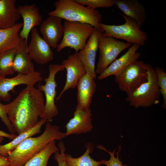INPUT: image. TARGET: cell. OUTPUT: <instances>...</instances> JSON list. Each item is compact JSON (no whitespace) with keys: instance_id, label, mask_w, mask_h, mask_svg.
Listing matches in <instances>:
<instances>
[{"instance_id":"6da1fadb","label":"cell","mask_w":166,"mask_h":166,"mask_svg":"<svg viewBox=\"0 0 166 166\" xmlns=\"http://www.w3.org/2000/svg\"><path fill=\"white\" fill-rule=\"evenodd\" d=\"M42 93L34 85L27 86L12 102L3 107L16 132H25L38 122L44 107Z\"/></svg>"},{"instance_id":"7a4b0ae2","label":"cell","mask_w":166,"mask_h":166,"mask_svg":"<svg viewBox=\"0 0 166 166\" xmlns=\"http://www.w3.org/2000/svg\"><path fill=\"white\" fill-rule=\"evenodd\" d=\"M44 132L36 137H29L22 141L7 157L11 166H23L30 159L42 150L53 140H61L66 137L60 127L53 125L49 121L46 123Z\"/></svg>"},{"instance_id":"3957f363","label":"cell","mask_w":166,"mask_h":166,"mask_svg":"<svg viewBox=\"0 0 166 166\" xmlns=\"http://www.w3.org/2000/svg\"><path fill=\"white\" fill-rule=\"evenodd\" d=\"M54 5L55 9L49 12V15L66 21L89 24L104 32L100 25L102 16L97 10L86 7L75 0H58L55 2Z\"/></svg>"},{"instance_id":"277c9868","label":"cell","mask_w":166,"mask_h":166,"mask_svg":"<svg viewBox=\"0 0 166 166\" xmlns=\"http://www.w3.org/2000/svg\"><path fill=\"white\" fill-rule=\"evenodd\" d=\"M148 80L133 91L127 93L126 101L137 108L148 107L160 102L161 94L154 69L148 64Z\"/></svg>"},{"instance_id":"5b68a950","label":"cell","mask_w":166,"mask_h":166,"mask_svg":"<svg viewBox=\"0 0 166 166\" xmlns=\"http://www.w3.org/2000/svg\"><path fill=\"white\" fill-rule=\"evenodd\" d=\"M125 20L123 24L109 25L101 23L103 35L117 39L124 40L126 42L143 46L148 38L147 33L140 29L137 22L124 14H122Z\"/></svg>"},{"instance_id":"8992f818","label":"cell","mask_w":166,"mask_h":166,"mask_svg":"<svg viewBox=\"0 0 166 166\" xmlns=\"http://www.w3.org/2000/svg\"><path fill=\"white\" fill-rule=\"evenodd\" d=\"M64 34L57 50L65 47L73 49L76 53L81 50L92 34L94 27L89 24L65 20L63 24Z\"/></svg>"},{"instance_id":"52a82bcc","label":"cell","mask_w":166,"mask_h":166,"mask_svg":"<svg viewBox=\"0 0 166 166\" xmlns=\"http://www.w3.org/2000/svg\"><path fill=\"white\" fill-rule=\"evenodd\" d=\"M148 64L136 60L115 76L119 89L127 93L137 89L148 80Z\"/></svg>"},{"instance_id":"ba28073f","label":"cell","mask_w":166,"mask_h":166,"mask_svg":"<svg viewBox=\"0 0 166 166\" xmlns=\"http://www.w3.org/2000/svg\"><path fill=\"white\" fill-rule=\"evenodd\" d=\"M48 69V77L44 79L45 84L43 85L39 83L38 89L44 92L46 99L45 103L40 117L50 121L59 113L57 107L55 103L57 94L56 89L57 85L55 80V76L58 72L64 70L65 69L62 64H50Z\"/></svg>"},{"instance_id":"9c48e42d","label":"cell","mask_w":166,"mask_h":166,"mask_svg":"<svg viewBox=\"0 0 166 166\" xmlns=\"http://www.w3.org/2000/svg\"><path fill=\"white\" fill-rule=\"evenodd\" d=\"M131 45L130 43L104 36L101 33L98 42L99 56L95 68L96 74H101L122 51L129 47Z\"/></svg>"},{"instance_id":"30bf717a","label":"cell","mask_w":166,"mask_h":166,"mask_svg":"<svg viewBox=\"0 0 166 166\" xmlns=\"http://www.w3.org/2000/svg\"><path fill=\"white\" fill-rule=\"evenodd\" d=\"M42 79L40 73L35 71L27 74L18 73L11 78L0 76V99L9 102L11 97L9 92L13 90L16 86L22 84L34 85Z\"/></svg>"},{"instance_id":"8fae6325","label":"cell","mask_w":166,"mask_h":166,"mask_svg":"<svg viewBox=\"0 0 166 166\" xmlns=\"http://www.w3.org/2000/svg\"><path fill=\"white\" fill-rule=\"evenodd\" d=\"M31 35L30 43L27 49L31 59L41 65L52 61L54 54L51 47L41 36L35 27L32 30Z\"/></svg>"},{"instance_id":"7c38bea8","label":"cell","mask_w":166,"mask_h":166,"mask_svg":"<svg viewBox=\"0 0 166 166\" xmlns=\"http://www.w3.org/2000/svg\"><path fill=\"white\" fill-rule=\"evenodd\" d=\"M61 64L67 71L66 81L63 89L56 98V101L68 90L75 89L79 79L86 73L84 65L76 52L63 60Z\"/></svg>"},{"instance_id":"4fadbf2b","label":"cell","mask_w":166,"mask_h":166,"mask_svg":"<svg viewBox=\"0 0 166 166\" xmlns=\"http://www.w3.org/2000/svg\"><path fill=\"white\" fill-rule=\"evenodd\" d=\"M101 32L94 27L93 31L84 48L77 53L79 58L83 64L86 73L95 79L97 77L95 71V61L99 36Z\"/></svg>"},{"instance_id":"5bb4252c","label":"cell","mask_w":166,"mask_h":166,"mask_svg":"<svg viewBox=\"0 0 166 166\" xmlns=\"http://www.w3.org/2000/svg\"><path fill=\"white\" fill-rule=\"evenodd\" d=\"M39 29L44 40L51 48L57 49L58 42L64 34L62 19L57 16L49 15L43 20Z\"/></svg>"},{"instance_id":"9a60e30c","label":"cell","mask_w":166,"mask_h":166,"mask_svg":"<svg viewBox=\"0 0 166 166\" xmlns=\"http://www.w3.org/2000/svg\"><path fill=\"white\" fill-rule=\"evenodd\" d=\"M92 115L90 109L84 110L76 106L73 117L65 126L66 137L70 135L85 133L91 131L93 128Z\"/></svg>"},{"instance_id":"2e32d148","label":"cell","mask_w":166,"mask_h":166,"mask_svg":"<svg viewBox=\"0 0 166 166\" xmlns=\"http://www.w3.org/2000/svg\"><path fill=\"white\" fill-rule=\"evenodd\" d=\"M17 9L23 19V26L19 33L20 37L25 40L27 45L29 34L35 26L40 25L43 21L42 16L35 4L30 5H20Z\"/></svg>"},{"instance_id":"e0dca14e","label":"cell","mask_w":166,"mask_h":166,"mask_svg":"<svg viewBox=\"0 0 166 166\" xmlns=\"http://www.w3.org/2000/svg\"><path fill=\"white\" fill-rule=\"evenodd\" d=\"M94 80L91 75L86 73L77 82V106L83 110L90 109L97 87Z\"/></svg>"},{"instance_id":"ac0fdd59","label":"cell","mask_w":166,"mask_h":166,"mask_svg":"<svg viewBox=\"0 0 166 166\" xmlns=\"http://www.w3.org/2000/svg\"><path fill=\"white\" fill-rule=\"evenodd\" d=\"M140 46L137 44H133L131 46L125 53L116 59L99 74L98 79L101 80L109 76H115L128 65L138 60L141 54L137 51Z\"/></svg>"},{"instance_id":"d6986e66","label":"cell","mask_w":166,"mask_h":166,"mask_svg":"<svg viewBox=\"0 0 166 166\" xmlns=\"http://www.w3.org/2000/svg\"><path fill=\"white\" fill-rule=\"evenodd\" d=\"M115 5L124 15L135 20L140 28L147 20L144 7L137 0H116Z\"/></svg>"},{"instance_id":"ffe728a7","label":"cell","mask_w":166,"mask_h":166,"mask_svg":"<svg viewBox=\"0 0 166 166\" xmlns=\"http://www.w3.org/2000/svg\"><path fill=\"white\" fill-rule=\"evenodd\" d=\"M28 45L23 39L16 49L13 62L15 72L27 74L35 71L34 64L27 51Z\"/></svg>"},{"instance_id":"44dd1931","label":"cell","mask_w":166,"mask_h":166,"mask_svg":"<svg viewBox=\"0 0 166 166\" xmlns=\"http://www.w3.org/2000/svg\"><path fill=\"white\" fill-rule=\"evenodd\" d=\"M23 26V23L21 22L10 28L0 29V53L18 48L23 40L19 36Z\"/></svg>"},{"instance_id":"7402d4cb","label":"cell","mask_w":166,"mask_h":166,"mask_svg":"<svg viewBox=\"0 0 166 166\" xmlns=\"http://www.w3.org/2000/svg\"><path fill=\"white\" fill-rule=\"evenodd\" d=\"M15 0H0V29L11 28L17 24L20 14Z\"/></svg>"},{"instance_id":"603a6c76","label":"cell","mask_w":166,"mask_h":166,"mask_svg":"<svg viewBox=\"0 0 166 166\" xmlns=\"http://www.w3.org/2000/svg\"><path fill=\"white\" fill-rule=\"evenodd\" d=\"M47 121L46 120L41 118L38 123L31 129L18 134L11 142L5 144H0V156L7 157L26 139L39 133L41 132L42 127Z\"/></svg>"},{"instance_id":"cb8c5ba5","label":"cell","mask_w":166,"mask_h":166,"mask_svg":"<svg viewBox=\"0 0 166 166\" xmlns=\"http://www.w3.org/2000/svg\"><path fill=\"white\" fill-rule=\"evenodd\" d=\"M59 150L56 145L55 140H52L23 166H47L50 156Z\"/></svg>"},{"instance_id":"d4e9b609","label":"cell","mask_w":166,"mask_h":166,"mask_svg":"<svg viewBox=\"0 0 166 166\" xmlns=\"http://www.w3.org/2000/svg\"><path fill=\"white\" fill-rule=\"evenodd\" d=\"M86 151L81 156L73 158L69 154H65V159L67 166H101L100 161H97L92 159L89 154L93 151L92 143L86 144Z\"/></svg>"},{"instance_id":"484cf974","label":"cell","mask_w":166,"mask_h":166,"mask_svg":"<svg viewBox=\"0 0 166 166\" xmlns=\"http://www.w3.org/2000/svg\"><path fill=\"white\" fill-rule=\"evenodd\" d=\"M16 49H10L0 53V76L5 77L12 75L15 72L13 62Z\"/></svg>"},{"instance_id":"4316f807","label":"cell","mask_w":166,"mask_h":166,"mask_svg":"<svg viewBox=\"0 0 166 166\" xmlns=\"http://www.w3.org/2000/svg\"><path fill=\"white\" fill-rule=\"evenodd\" d=\"M158 83L161 95L162 96L163 103V107H166V73L164 69L160 67H156L154 69Z\"/></svg>"},{"instance_id":"83f0119b","label":"cell","mask_w":166,"mask_h":166,"mask_svg":"<svg viewBox=\"0 0 166 166\" xmlns=\"http://www.w3.org/2000/svg\"><path fill=\"white\" fill-rule=\"evenodd\" d=\"M83 6L95 10L99 7H110L115 5L116 0H75Z\"/></svg>"},{"instance_id":"f1b7e54d","label":"cell","mask_w":166,"mask_h":166,"mask_svg":"<svg viewBox=\"0 0 166 166\" xmlns=\"http://www.w3.org/2000/svg\"><path fill=\"white\" fill-rule=\"evenodd\" d=\"M100 149H101L109 153L110 156V159L109 160H101L100 161L101 164H105L107 166H128V165H123L121 160L119 158V154L121 150V146H119L118 151L116 152V157L115 156L114 153L116 149L112 152L108 151L104 147L99 145L97 147Z\"/></svg>"},{"instance_id":"f546056e","label":"cell","mask_w":166,"mask_h":166,"mask_svg":"<svg viewBox=\"0 0 166 166\" xmlns=\"http://www.w3.org/2000/svg\"><path fill=\"white\" fill-rule=\"evenodd\" d=\"M60 150L54 153V159L57 161L58 166H67L65 159V148L64 142L60 141L58 144Z\"/></svg>"},{"instance_id":"4dcf8cb0","label":"cell","mask_w":166,"mask_h":166,"mask_svg":"<svg viewBox=\"0 0 166 166\" xmlns=\"http://www.w3.org/2000/svg\"><path fill=\"white\" fill-rule=\"evenodd\" d=\"M0 99V118L2 121L6 126L11 134H14L16 131L10 122L7 114L3 108V104H2Z\"/></svg>"},{"instance_id":"1f68e13d","label":"cell","mask_w":166,"mask_h":166,"mask_svg":"<svg viewBox=\"0 0 166 166\" xmlns=\"http://www.w3.org/2000/svg\"><path fill=\"white\" fill-rule=\"evenodd\" d=\"M0 166H11V164L7 157L0 156Z\"/></svg>"},{"instance_id":"d6a6232c","label":"cell","mask_w":166,"mask_h":166,"mask_svg":"<svg viewBox=\"0 0 166 166\" xmlns=\"http://www.w3.org/2000/svg\"><path fill=\"white\" fill-rule=\"evenodd\" d=\"M0 136L13 140L16 137L17 135L15 134L8 133L0 130Z\"/></svg>"},{"instance_id":"836d02e7","label":"cell","mask_w":166,"mask_h":166,"mask_svg":"<svg viewBox=\"0 0 166 166\" xmlns=\"http://www.w3.org/2000/svg\"><path fill=\"white\" fill-rule=\"evenodd\" d=\"M3 137L2 136H0V144L2 142L3 140Z\"/></svg>"}]
</instances>
